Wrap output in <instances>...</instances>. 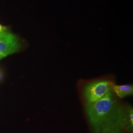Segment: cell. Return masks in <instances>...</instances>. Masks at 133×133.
Segmentation results:
<instances>
[{
    "label": "cell",
    "mask_w": 133,
    "mask_h": 133,
    "mask_svg": "<svg viewBox=\"0 0 133 133\" xmlns=\"http://www.w3.org/2000/svg\"><path fill=\"white\" fill-rule=\"evenodd\" d=\"M20 48L19 39L6 29L0 30V60L17 51Z\"/></svg>",
    "instance_id": "3"
},
{
    "label": "cell",
    "mask_w": 133,
    "mask_h": 133,
    "mask_svg": "<svg viewBox=\"0 0 133 133\" xmlns=\"http://www.w3.org/2000/svg\"><path fill=\"white\" fill-rule=\"evenodd\" d=\"M114 82L111 79L103 78L92 81L84 86L82 96L86 104L100 100L112 92Z\"/></svg>",
    "instance_id": "2"
},
{
    "label": "cell",
    "mask_w": 133,
    "mask_h": 133,
    "mask_svg": "<svg viewBox=\"0 0 133 133\" xmlns=\"http://www.w3.org/2000/svg\"><path fill=\"white\" fill-rule=\"evenodd\" d=\"M121 103L111 92L103 98L86 104L85 113L90 133H101L105 130L119 126L118 110Z\"/></svg>",
    "instance_id": "1"
},
{
    "label": "cell",
    "mask_w": 133,
    "mask_h": 133,
    "mask_svg": "<svg viewBox=\"0 0 133 133\" xmlns=\"http://www.w3.org/2000/svg\"><path fill=\"white\" fill-rule=\"evenodd\" d=\"M101 133H126L120 126H115L108 129Z\"/></svg>",
    "instance_id": "6"
},
{
    "label": "cell",
    "mask_w": 133,
    "mask_h": 133,
    "mask_svg": "<svg viewBox=\"0 0 133 133\" xmlns=\"http://www.w3.org/2000/svg\"><path fill=\"white\" fill-rule=\"evenodd\" d=\"M119 126L126 133H133V109L131 105L121 103L118 116Z\"/></svg>",
    "instance_id": "4"
},
{
    "label": "cell",
    "mask_w": 133,
    "mask_h": 133,
    "mask_svg": "<svg viewBox=\"0 0 133 133\" xmlns=\"http://www.w3.org/2000/svg\"><path fill=\"white\" fill-rule=\"evenodd\" d=\"M112 91L118 99L124 98L133 95V85L130 84L116 85L114 84L112 87Z\"/></svg>",
    "instance_id": "5"
},
{
    "label": "cell",
    "mask_w": 133,
    "mask_h": 133,
    "mask_svg": "<svg viewBox=\"0 0 133 133\" xmlns=\"http://www.w3.org/2000/svg\"><path fill=\"white\" fill-rule=\"evenodd\" d=\"M2 77H3V75H2V74L1 72V71H0V81L2 79Z\"/></svg>",
    "instance_id": "7"
}]
</instances>
